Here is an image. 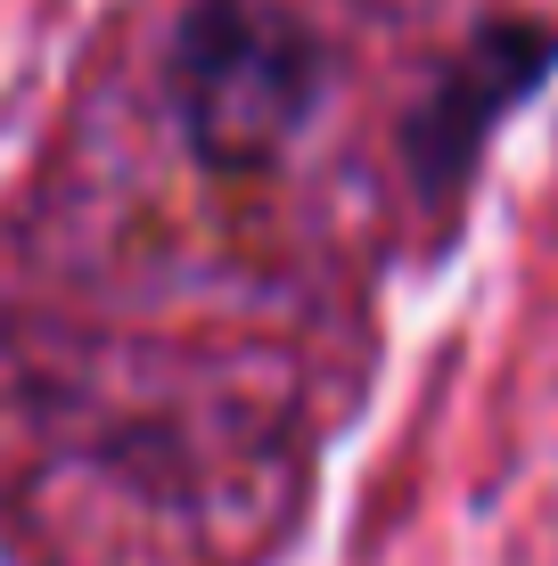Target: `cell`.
<instances>
[{
    "label": "cell",
    "instance_id": "6da1fadb",
    "mask_svg": "<svg viewBox=\"0 0 558 566\" xmlns=\"http://www.w3.org/2000/svg\"><path fill=\"white\" fill-rule=\"evenodd\" d=\"M165 99L206 172H272L320 107V50L280 0H198L172 25Z\"/></svg>",
    "mask_w": 558,
    "mask_h": 566
}]
</instances>
